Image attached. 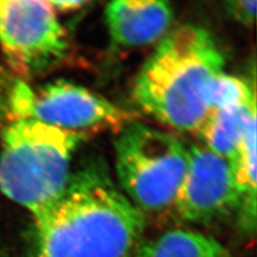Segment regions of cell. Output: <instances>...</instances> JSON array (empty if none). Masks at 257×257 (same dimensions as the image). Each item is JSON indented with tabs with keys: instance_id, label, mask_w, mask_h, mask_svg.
Wrapping results in <instances>:
<instances>
[{
	"instance_id": "6da1fadb",
	"label": "cell",
	"mask_w": 257,
	"mask_h": 257,
	"mask_svg": "<svg viewBox=\"0 0 257 257\" xmlns=\"http://www.w3.org/2000/svg\"><path fill=\"white\" fill-rule=\"evenodd\" d=\"M41 257H131L144 216L91 158L73 173L58 203L36 224Z\"/></svg>"
},
{
	"instance_id": "7a4b0ae2",
	"label": "cell",
	"mask_w": 257,
	"mask_h": 257,
	"mask_svg": "<svg viewBox=\"0 0 257 257\" xmlns=\"http://www.w3.org/2000/svg\"><path fill=\"white\" fill-rule=\"evenodd\" d=\"M224 66L210 32L187 24L160 40L135 79L132 95L160 122L180 132H198L210 112L209 89Z\"/></svg>"
},
{
	"instance_id": "3957f363",
	"label": "cell",
	"mask_w": 257,
	"mask_h": 257,
	"mask_svg": "<svg viewBox=\"0 0 257 257\" xmlns=\"http://www.w3.org/2000/svg\"><path fill=\"white\" fill-rule=\"evenodd\" d=\"M84 135L34 120L7 126L0 152V191L39 223L58 203Z\"/></svg>"
},
{
	"instance_id": "277c9868",
	"label": "cell",
	"mask_w": 257,
	"mask_h": 257,
	"mask_svg": "<svg viewBox=\"0 0 257 257\" xmlns=\"http://www.w3.org/2000/svg\"><path fill=\"white\" fill-rule=\"evenodd\" d=\"M116 172L124 195L141 211L173 205L189 165V148L174 135L130 122L115 140Z\"/></svg>"
},
{
	"instance_id": "5b68a950",
	"label": "cell",
	"mask_w": 257,
	"mask_h": 257,
	"mask_svg": "<svg viewBox=\"0 0 257 257\" xmlns=\"http://www.w3.org/2000/svg\"><path fill=\"white\" fill-rule=\"evenodd\" d=\"M10 105L15 120H34L82 135L112 128L120 131L132 122L130 112L87 88L62 79L37 89L18 82Z\"/></svg>"
},
{
	"instance_id": "8992f818",
	"label": "cell",
	"mask_w": 257,
	"mask_h": 257,
	"mask_svg": "<svg viewBox=\"0 0 257 257\" xmlns=\"http://www.w3.org/2000/svg\"><path fill=\"white\" fill-rule=\"evenodd\" d=\"M0 45L23 76L58 66L69 51L68 35L50 0H0Z\"/></svg>"
},
{
	"instance_id": "52a82bcc",
	"label": "cell",
	"mask_w": 257,
	"mask_h": 257,
	"mask_svg": "<svg viewBox=\"0 0 257 257\" xmlns=\"http://www.w3.org/2000/svg\"><path fill=\"white\" fill-rule=\"evenodd\" d=\"M173 205L180 218L206 224L240 210L241 195L227 160L204 145L189 148V165Z\"/></svg>"
},
{
	"instance_id": "ba28073f",
	"label": "cell",
	"mask_w": 257,
	"mask_h": 257,
	"mask_svg": "<svg viewBox=\"0 0 257 257\" xmlns=\"http://www.w3.org/2000/svg\"><path fill=\"white\" fill-rule=\"evenodd\" d=\"M174 19L168 0H110L105 21L112 43L133 48L160 41Z\"/></svg>"
},
{
	"instance_id": "9c48e42d",
	"label": "cell",
	"mask_w": 257,
	"mask_h": 257,
	"mask_svg": "<svg viewBox=\"0 0 257 257\" xmlns=\"http://www.w3.org/2000/svg\"><path fill=\"white\" fill-rule=\"evenodd\" d=\"M256 117V95L239 105L210 110L198 130L204 146L231 162L248 123Z\"/></svg>"
},
{
	"instance_id": "30bf717a",
	"label": "cell",
	"mask_w": 257,
	"mask_h": 257,
	"mask_svg": "<svg viewBox=\"0 0 257 257\" xmlns=\"http://www.w3.org/2000/svg\"><path fill=\"white\" fill-rule=\"evenodd\" d=\"M135 257H230V254L210 236L174 229L140 246Z\"/></svg>"
},
{
	"instance_id": "8fae6325",
	"label": "cell",
	"mask_w": 257,
	"mask_h": 257,
	"mask_svg": "<svg viewBox=\"0 0 257 257\" xmlns=\"http://www.w3.org/2000/svg\"><path fill=\"white\" fill-rule=\"evenodd\" d=\"M255 96V87L244 80L225 74L216 76L209 89L208 103L210 110L239 105Z\"/></svg>"
},
{
	"instance_id": "7c38bea8",
	"label": "cell",
	"mask_w": 257,
	"mask_h": 257,
	"mask_svg": "<svg viewBox=\"0 0 257 257\" xmlns=\"http://www.w3.org/2000/svg\"><path fill=\"white\" fill-rule=\"evenodd\" d=\"M225 10L237 22L250 26L256 15V0H222Z\"/></svg>"
},
{
	"instance_id": "4fadbf2b",
	"label": "cell",
	"mask_w": 257,
	"mask_h": 257,
	"mask_svg": "<svg viewBox=\"0 0 257 257\" xmlns=\"http://www.w3.org/2000/svg\"><path fill=\"white\" fill-rule=\"evenodd\" d=\"M90 0H50L55 10H60L63 12L74 11L84 7L86 4L89 3Z\"/></svg>"
}]
</instances>
